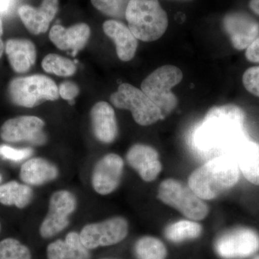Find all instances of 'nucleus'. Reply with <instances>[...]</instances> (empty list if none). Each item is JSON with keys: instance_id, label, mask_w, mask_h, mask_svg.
Masks as SVG:
<instances>
[{"instance_id": "nucleus-11", "label": "nucleus", "mask_w": 259, "mask_h": 259, "mask_svg": "<svg viewBox=\"0 0 259 259\" xmlns=\"http://www.w3.org/2000/svg\"><path fill=\"white\" fill-rule=\"evenodd\" d=\"M45 122L35 116H20L10 119L2 125L0 137L8 143L25 141L35 146L45 144L44 130Z\"/></svg>"}, {"instance_id": "nucleus-35", "label": "nucleus", "mask_w": 259, "mask_h": 259, "mask_svg": "<svg viewBox=\"0 0 259 259\" xmlns=\"http://www.w3.org/2000/svg\"><path fill=\"white\" fill-rule=\"evenodd\" d=\"M3 33V22H2L1 19H0V58L3 56V52H4V44H3V40H2L1 37Z\"/></svg>"}, {"instance_id": "nucleus-3", "label": "nucleus", "mask_w": 259, "mask_h": 259, "mask_svg": "<svg viewBox=\"0 0 259 259\" xmlns=\"http://www.w3.org/2000/svg\"><path fill=\"white\" fill-rule=\"evenodd\" d=\"M125 18L130 30L141 41L158 40L168 28V16L158 0H129Z\"/></svg>"}, {"instance_id": "nucleus-27", "label": "nucleus", "mask_w": 259, "mask_h": 259, "mask_svg": "<svg viewBox=\"0 0 259 259\" xmlns=\"http://www.w3.org/2000/svg\"><path fill=\"white\" fill-rule=\"evenodd\" d=\"M0 259H32V255L26 245L9 238L0 241Z\"/></svg>"}, {"instance_id": "nucleus-19", "label": "nucleus", "mask_w": 259, "mask_h": 259, "mask_svg": "<svg viewBox=\"0 0 259 259\" xmlns=\"http://www.w3.org/2000/svg\"><path fill=\"white\" fill-rule=\"evenodd\" d=\"M245 180L259 186V144L246 139L231 155Z\"/></svg>"}, {"instance_id": "nucleus-9", "label": "nucleus", "mask_w": 259, "mask_h": 259, "mask_svg": "<svg viewBox=\"0 0 259 259\" xmlns=\"http://www.w3.org/2000/svg\"><path fill=\"white\" fill-rule=\"evenodd\" d=\"M127 234L128 223L122 217L90 223L83 227L79 233L81 242L89 250L117 244L123 241Z\"/></svg>"}, {"instance_id": "nucleus-13", "label": "nucleus", "mask_w": 259, "mask_h": 259, "mask_svg": "<svg viewBox=\"0 0 259 259\" xmlns=\"http://www.w3.org/2000/svg\"><path fill=\"white\" fill-rule=\"evenodd\" d=\"M225 30L238 51L245 50L259 36V23L249 15L230 13L223 20Z\"/></svg>"}, {"instance_id": "nucleus-30", "label": "nucleus", "mask_w": 259, "mask_h": 259, "mask_svg": "<svg viewBox=\"0 0 259 259\" xmlns=\"http://www.w3.org/2000/svg\"><path fill=\"white\" fill-rule=\"evenodd\" d=\"M242 81L248 93L259 97V66H253L245 70Z\"/></svg>"}, {"instance_id": "nucleus-23", "label": "nucleus", "mask_w": 259, "mask_h": 259, "mask_svg": "<svg viewBox=\"0 0 259 259\" xmlns=\"http://www.w3.org/2000/svg\"><path fill=\"white\" fill-rule=\"evenodd\" d=\"M32 197V189L26 184L12 181L0 186V203L4 205L25 208L30 203Z\"/></svg>"}, {"instance_id": "nucleus-22", "label": "nucleus", "mask_w": 259, "mask_h": 259, "mask_svg": "<svg viewBox=\"0 0 259 259\" xmlns=\"http://www.w3.org/2000/svg\"><path fill=\"white\" fill-rule=\"evenodd\" d=\"M7 55L17 73H25L35 64L36 49L30 40L26 39H10L5 47Z\"/></svg>"}, {"instance_id": "nucleus-36", "label": "nucleus", "mask_w": 259, "mask_h": 259, "mask_svg": "<svg viewBox=\"0 0 259 259\" xmlns=\"http://www.w3.org/2000/svg\"><path fill=\"white\" fill-rule=\"evenodd\" d=\"M253 259H259V255H256V256H255Z\"/></svg>"}, {"instance_id": "nucleus-34", "label": "nucleus", "mask_w": 259, "mask_h": 259, "mask_svg": "<svg viewBox=\"0 0 259 259\" xmlns=\"http://www.w3.org/2000/svg\"><path fill=\"white\" fill-rule=\"evenodd\" d=\"M249 7L252 11L259 16V0H251Z\"/></svg>"}, {"instance_id": "nucleus-7", "label": "nucleus", "mask_w": 259, "mask_h": 259, "mask_svg": "<svg viewBox=\"0 0 259 259\" xmlns=\"http://www.w3.org/2000/svg\"><path fill=\"white\" fill-rule=\"evenodd\" d=\"M110 101L117 108L130 110L136 123L148 126L163 120L161 112L141 90L127 83H121L112 93Z\"/></svg>"}, {"instance_id": "nucleus-29", "label": "nucleus", "mask_w": 259, "mask_h": 259, "mask_svg": "<svg viewBox=\"0 0 259 259\" xmlns=\"http://www.w3.org/2000/svg\"><path fill=\"white\" fill-rule=\"evenodd\" d=\"M33 153L32 148H14L6 145L0 146V156L9 161L19 162L30 157Z\"/></svg>"}, {"instance_id": "nucleus-14", "label": "nucleus", "mask_w": 259, "mask_h": 259, "mask_svg": "<svg viewBox=\"0 0 259 259\" xmlns=\"http://www.w3.org/2000/svg\"><path fill=\"white\" fill-rule=\"evenodd\" d=\"M126 161L146 182L156 180L162 170L157 151L148 145L138 144L131 146L126 154Z\"/></svg>"}, {"instance_id": "nucleus-38", "label": "nucleus", "mask_w": 259, "mask_h": 259, "mask_svg": "<svg viewBox=\"0 0 259 259\" xmlns=\"http://www.w3.org/2000/svg\"><path fill=\"white\" fill-rule=\"evenodd\" d=\"M0 231H1V224H0Z\"/></svg>"}, {"instance_id": "nucleus-37", "label": "nucleus", "mask_w": 259, "mask_h": 259, "mask_svg": "<svg viewBox=\"0 0 259 259\" xmlns=\"http://www.w3.org/2000/svg\"><path fill=\"white\" fill-rule=\"evenodd\" d=\"M1 181H2V176H1V175H0V182H1Z\"/></svg>"}, {"instance_id": "nucleus-17", "label": "nucleus", "mask_w": 259, "mask_h": 259, "mask_svg": "<svg viewBox=\"0 0 259 259\" xmlns=\"http://www.w3.org/2000/svg\"><path fill=\"white\" fill-rule=\"evenodd\" d=\"M92 127L96 139L103 144L114 142L117 134V119L115 112L106 102H97L91 110Z\"/></svg>"}, {"instance_id": "nucleus-4", "label": "nucleus", "mask_w": 259, "mask_h": 259, "mask_svg": "<svg viewBox=\"0 0 259 259\" xmlns=\"http://www.w3.org/2000/svg\"><path fill=\"white\" fill-rule=\"evenodd\" d=\"M183 79L180 68L165 65L154 70L141 83V90L154 103L166 118L176 108L178 99L171 92Z\"/></svg>"}, {"instance_id": "nucleus-1", "label": "nucleus", "mask_w": 259, "mask_h": 259, "mask_svg": "<svg viewBox=\"0 0 259 259\" xmlns=\"http://www.w3.org/2000/svg\"><path fill=\"white\" fill-rule=\"evenodd\" d=\"M245 122V112L238 105L212 107L192 134L194 149L211 158L231 156L234 150L248 139Z\"/></svg>"}, {"instance_id": "nucleus-2", "label": "nucleus", "mask_w": 259, "mask_h": 259, "mask_svg": "<svg viewBox=\"0 0 259 259\" xmlns=\"http://www.w3.org/2000/svg\"><path fill=\"white\" fill-rule=\"evenodd\" d=\"M240 172L232 156L211 158L192 172L188 185L203 200H210L238 184Z\"/></svg>"}, {"instance_id": "nucleus-6", "label": "nucleus", "mask_w": 259, "mask_h": 259, "mask_svg": "<svg viewBox=\"0 0 259 259\" xmlns=\"http://www.w3.org/2000/svg\"><path fill=\"white\" fill-rule=\"evenodd\" d=\"M8 93L15 105L28 108L45 101H54L59 97L56 83L48 76L38 74L13 79L10 83Z\"/></svg>"}, {"instance_id": "nucleus-24", "label": "nucleus", "mask_w": 259, "mask_h": 259, "mask_svg": "<svg viewBox=\"0 0 259 259\" xmlns=\"http://www.w3.org/2000/svg\"><path fill=\"white\" fill-rule=\"evenodd\" d=\"M202 231V226L196 221L182 220L167 226L164 233L167 239L175 243H180L198 238Z\"/></svg>"}, {"instance_id": "nucleus-33", "label": "nucleus", "mask_w": 259, "mask_h": 259, "mask_svg": "<svg viewBox=\"0 0 259 259\" xmlns=\"http://www.w3.org/2000/svg\"><path fill=\"white\" fill-rule=\"evenodd\" d=\"M11 0H0V13H4L9 9Z\"/></svg>"}, {"instance_id": "nucleus-20", "label": "nucleus", "mask_w": 259, "mask_h": 259, "mask_svg": "<svg viewBox=\"0 0 259 259\" xmlns=\"http://www.w3.org/2000/svg\"><path fill=\"white\" fill-rule=\"evenodd\" d=\"M48 259H90V250L85 247L76 232H70L64 240H56L47 247Z\"/></svg>"}, {"instance_id": "nucleus-18", "label": "nucleus", "mask_w": 259, "mask_h": 259, "mask_svg": "<svg viewBox=\"0 0 259 259\" xmlns=\"http://www.w3.org/2000/svg\"><path fill=\"white\" fill-rule=\"evenodd\" d=\"M103 30L115 42L116 52L121 61L134 59L138 49V39L128 27L117 20H108L103 24Z\"/></svg>"}, {"instance_id": "nucleus-28", "label": "nucleus", "mask_w": 259, "mask_h": 259, "mask_svg": "<svg viewBox=\"0 0 259 259\" xmlns=\"http://www.w3.org/2000/svg\"><path fill=\"white\" fill-rule=\"evenodd\" d=\"M128 0H91L92 4L100 13L112 18L125 17Z\"/></svg>"}, {"instance_id": "nucleus-26", "label": "nucleus", "mask_w": 259, "mask_h": 259, "mask_svg": "<svg viewBox=\"0 0 259 259\" xmlns=\"http://www.w3.org/2000/svg\"><path fill=\"white\" fill-rule=\"evenodd\" d=\"M41 65L46 72L64 77L73 76L76 71L74 61L57 54H51L45 56Z\"/></svg>"}, {"instance_id": "nucleus-15", "label": "nucleus", "mask_w": 259, "mask_h": 259, "mask_svg": "<svg viewBox=\"0 0 259 259\" xmlns=\"http://www.w3.org/2000/svg\"><path fill=\"white\" fill-rule=\"evenodd\" d=\"M59 10V0H42L39 8L23 5L18 15L25 28L34 35L45 33Z\"/></svg>"}, {"instance_id": "nucleus-32", "label": "nucleus", "mask_w": 259, "mask_h": 259, "mask_svg": "<svg viewBox=\"0 0 259 259\" xmlns=\"http://www.w3.org/2000/svg\"><path fill=\"white\" fill-rule=\"evenodd\" d=\"M245 58L252 63H259V36L245 49Z\"/></svg>"}, {"instance_id": "nucleus-8", "label": "nucleus", "mask_w": 259, "mask_h": 259, "mask_svg": "<svg viewBox=\"0 0 259 259\" xmlns=\"http://www.w3.org/2000/svg\"><path fill=\"white\" fill-rule=\"evenodd\" d=\"M218 255L224 259H242L259 250V235L254 230L238 227L223 233L214 243Z\"/></svg>"}, {"instance_id": "nucleus-12", "label": "nucleus", "mask_w": 259, "mask_h": 259, "mask_svg": "<svg viewBox=\"0 0 259 259\" xmlns=\"http://www.w3.org/2000/svg\"><path fill=\"white\" fill-rule=\"evenodd\" d=\"M123 168V160L116 153H108L100 158L92 175L94 190L101 195L111 194L120 185Z\"/></svg>"}, {"instance_id": "nucleus-10", "label": "nucleus", "mask_w": 259, "mask_h": 259, "mask_svg": "<svg viewBox=\"0 0 259 259\" xmlns=\"http://www.w3.org/2000/svg\"><path fill=\"white\" fill-rule=\"evenodd\" d=\"M76 197L67 190H60L51 195L47 215L40 225L42 238H51L67 228L69 217L76 210Z\"/></svg>"}, {"instance_id": "nucleus-21", "label": "nucleus", "mask_w": 259, "mask_h": 259, "mask_svg": "<svg viewBox=\"0 0 259 259\" xmlns=\"http://www.w3.org/2000/svg\"><path fill=\"white\" fill-rule=\"evenodd\" d=\"M58 176L57 167L44 158H30L20 168V179L28 185H42L56 180Z\"/></svg>"}, {"instance_id": "nucleus-16", "label": "nucleus", "mask_w": 259, "mask_h": 259, "mask_svg": "<svg viewBox=\"0 0 259 259\" xmlns=\"http://www.w3.org/2000/svg\"><path fill=\"white\" fill-rule=\"evenodd\" d=\"M91 30L88 24H75L66 28L60 25H54L49 32L51 41L62 51H72V56L76 55L88 42Z\"/></svg>"}, {"instance_id": "nucleus-5", "label": "nucleus", "mask_w": 259, "mask_h": 259, "mask_svg": "<svg viewBox=\"0 0 259 259\" xmlns=\"http://www.w3.org/2000/svg\"><path fill=\"white\" fill-rule=\"evenodd\" d=\"M157 197L163 203L177 209L192 221H202L208 214L209 207L203 199L189 185L175 179H168L161 182Z\"/></svg>"}, {"instance_id": "nucleus-25", "label": "nucleus", "mask_w": 259, "mask_h": 259, "mask_svg": "<svg viewBox=\"0 0 259 259\" xmlns=\"http://www.w3.org/2000/svg\"><path fill=\"white\" fill-rule=\"evenodd\" d=\"M138 259H165L167 251L163 242L152 236L140 238L135 245Z\"/></svg>"}, {"instance_id": "nucleus-31", "label": "nucleus", "mask_w": 259, "mask_h": 259, "mask_svg": "<svg viewBox=\"0 0 259 259\" xmlns=\"http://www.w3.org/2000/svg\"><path fill=\"white\" fill-rule=\"evenodd\" d=\"M59 96L65 100L71 102L79 94V88L76 83L66 81L61 83L59 88Z\"/></svg>"}]
</instances>
